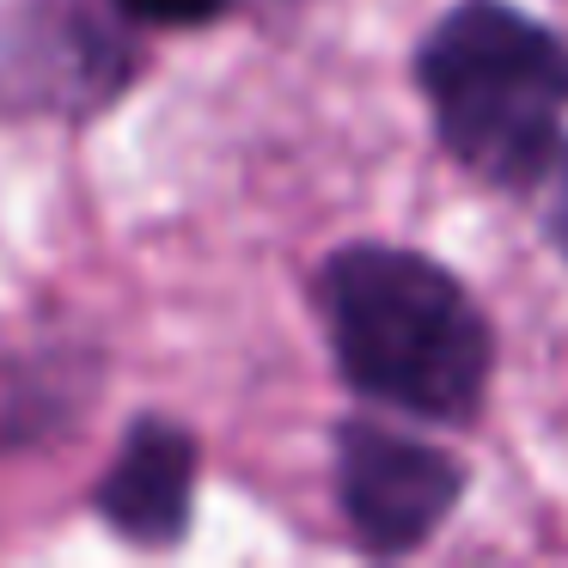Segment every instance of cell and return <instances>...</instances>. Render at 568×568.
I'll return each instance as SVG.
<instances>
[{
  "mask_svg": "<svg viewBox=\"0 0 568 568\" xmlns=\"http://www.w3.org/2000/svg\"><path fill=\"white\" fill-rule=\"evenodd\" d=\"M141 74L129 19L92 0H7L0 7V116L92 123Z\"/></svg>",
  "mask_w": 568,
  "mask_h": 568,
  "instance_id": "obj_4",
  "label": "cell"
},
{
  "mask_svg": "<svg viewBox=\"0 0 568 568\" xmlns=\"http://www.w3.org/2000/svg\"><path fill=\"white\" fill-rule=\"evenodd\" d=\"M440 153L483 190L531 196L568 148V38L519 0H453L409 50Z\"/></svg>",
  "mask_w": 568,
  "mask_h": 568,
  "instance_id": "obj_2",
  "label": "cell"
},
{
  "mask_svg": "<svg viewBox=\"0 0 568 568\" xmlns=\"http://www.w3.org/2000/svg\"><path fill=\"white\" fill-rule=\"evenodd\" d=\"M111 7L129 26H148V31H209L226 13H239L245 0H111Z\"/></svg>",
  "mask_w": 568,
  "mask_h": 568,
  "instance_id": "obj_7",
  "label": "cell"
},
{
  "mask_svg": "<svg viewBox=\"0 0 568 568\" xmlns=\"http://www.w3.org/2000/svg\"><path fill=\"white\" fill-rule=\"evenodd\" d=\"M104 385V355L92 343L0 348V458L38 453L80 428Z\"/></svg>",
  "mask_w": 568,
  "mask_h": 568,
  "instance_id": "obj_6",
  "label": "cell"
},
{
  "mask_svg": "<svg viewBox=\"0 0 568 568\" xmlns=\"http://www.w3.org/2000/svg\"><path fill=\"white\" fill-rule=\"evenodd\" d=\"M202 440L190 422L165 409H141L123 428L111 465L92 483V519L129 550H178L196 526Z\"/></svg>",
  "mask_w": 568,
  "mask_h": 568,
  "instance_id": "obj_5",
  "label": "cell"
},
{
  "mask_svg": "<svg viewBox=\"0 0 568 568\" xmlns=\"http://www.w3.org/2000/svg\"><path fill=\"white\" fill-rule=\"evenodd\" d=\"M544 184H550V209H544V239H550V245L568 257V148H562V160L550 165V178H544Z\"/></svg>",
  "mask_w": 568,
  "mask_h": 568,
  "instance_id": "obj_8",
  "label": "cell"
},
{
  "mask_svg": "<svg viewBox=\"0 0 568 568\" xmlns=\"http://www.w3.org/2000/svg\"><path fill=\"white\" fill-rule=\"evenodd\" d=\"M470 489L453 446L385 416H343L331 428V495L348 538L373 562L428 550Z\"/></svg>",
  "mask_w": 568,
  "mask_h": 568,
  "instance_id": "obj_3",
  "label": "cell"
},
{
  "mask_svg": "<svg viewBox=\"0 0 568 568\" xmlns=\"http://www.w3.org/2000/svg\"><path fill=\"white\" fill-rule=\"evenodd\" d=\"M331 367L361 404L428 428H470L495 385V324L465 275L392 239L324 251L306 282Z\"/></svg>",
  "mask_w": 568,
  "mask_h": 568,
  "instance_id": "obj_1",
  "label": "cell"
}]
</instances>
